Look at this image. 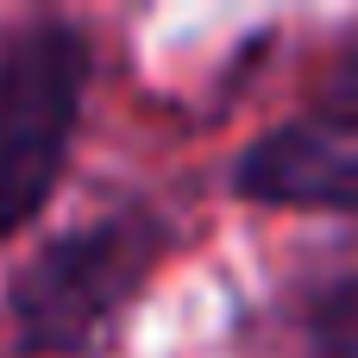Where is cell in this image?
Segmentation results:
<instances>
[{
    "mask_svg": "<svg viewBox=\"0 0 358 358\" xmlns=\"http://www.w3.org/2000/svg\"><path fill=\"white\" fill-rule=\"evenodd\" d=\"M283 327L296 358H358V271L289 296Z\"/></svg>",
    "mask_w": 358,
    "mask_h": 358,
    "instance_id": "obj_4",
    "label": "cell"
},
{
    "mask_svg": "<svg viewBox=\"0 0 358 358\" xmlns=\"http://www.w3.org/2000/svg\"><path fill=\"white\" fill-rule=\"evenodd\" d=\"M157 258L164 227L151 208H120L50 239L6 289L19 352H88L113 327V315L138 296Z\"/></svg>",
    "mask_w": 358,
    "mask_h": 358,
    "instance_id": "obj_1",
    "label": "cell"
},
{
    "mask_svg": "<svg viewBox=\"0 0 358 358\" xmlns=\"http://www.w3.org/2000/svg\"><path fill=\"white\" fill-rule=\"evenodd\" d=\"M233 182L264 208L358 214V138L327 126H277L239 157Z\"/></svg>",
    "mask_w": 358,
    "mask_h": 358,
    "instance_id": "obj_3",
    "label": "cell"
},
{
    "mask_svg": "<svg viewBox=\"0 0 358 358\" xmlns=\"http://www.w3.org/2000/svg\"><path fill=\"white\" fill-rule=\"evenodd\" d=\"M321 113H327L334 126H358V44L327 69V82H321Z\"/></svg>",
    "mask_w": 358,
    "mask_h": 358,
    "instance_id": "obj_5",
    "label": "cell"
},
{
    "mask_svg": "<svg viewBox=\"0 0 358 358\" xmlns=\"http://www.w3.org/2000/svg\"><path fill=\"white\" fill-rule=\"evenodd\" d=\"M88 88V38L69 19H25L0 38V239L50 201Z\"/></svg>",
    "mask_w": 358,
    "mask_h": 358,
    "instance_id": "obj_2",
    "label": "cell"
}]
</instances>
